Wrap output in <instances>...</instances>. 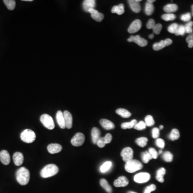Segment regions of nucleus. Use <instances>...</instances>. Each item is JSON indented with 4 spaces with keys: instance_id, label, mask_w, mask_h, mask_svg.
I'll use <instances>...</instances> for the list:
<instances>
[{
    "instance_id": "41",
    "label": "nucleus",
    "mask_w": 193,
    "mask_h": 193,
    "mask_svg": "<svg viewBox=\"0 0 193 193\" xmlns=\"http://www.w3.org/2000/svg\"><path fill=\"white\" fill-rule=\"evenodd\" d=\"M146 128V124H145V122L141 121H139L138 124H136L134 127V128L136 130H141L143 129H144Z\"/></svg>"
},
{
    "instance_id": "10",
    "label": "nucleus",
    "mask_w": 193,
    "mask_h": 193,
    "mask_svg": "<svg viewBox=\"0 0 193 193\" xmlns=\"http://www.w3.org/2000/svg\"><path fill=\"white\" fill-rule=\"evenodd\" d=\"M142 27V22L139 19H136L131 23L128 29L129 33H135L138 32Z\"/></svg>"
},
{
    "instance_id": "54",
    "label": "nucleus",
    "mask_w": 193,
    "mask_h": 193,
    "mask_svg": "<svg viewBox=\"0 0 193 193\" xmlns=\"http://www.w3.org/2000/svg\"><path fill=\"white\" fill-rule=\"evenodd\" d=\"M192 14L193 16V5H192Z\"/></svg>"
},
{
    "instance_id": "53",
    "label": "nucleus",
    "mask_w": 193,
    "mask_h": 193,
    "mask_svg": "<svg viewBox=\"0 0 193 193\" xmlns=\"http://www.w3.org/2000/svg\"><path fill=\"white\" fill-rule=\"evenodd\" d=\"M148 3H152L154 2H155V0H148L147 1Z\"/></svg>"
},
{
    "instance_id": "34",
    "label": "nucleus",
    "mask_w": 193,
    "mask_h": 193,
    "mask_svg": "<svg viewBox=\"0 0 193 193\" xmlns=\"http://www.w3.org/2000/svg\"><path fill=\"white\" fill-rule=\"evenodd\" d=\"M141 157H142V161H143L144 163H148L150 160L153 159L152 156L148 151L143 152L141 155Z\"/></svg>"
},
{
    "instance_id": "26",
    "label": "nucleus",
    "mask_w": 193,
    "mask_h": 193,
    "mask_svg": "<svg viewBox=\"0 0 193 193\" xmlns=\"http://www.w3.org/2000/svg\"><path fill=\"white\" fill-rule=\"evenodd\" d=\"M166 173V170L163 168H160L157 172L156 179L159 182L163 183L164 182V176Z\"/></svg>"
},
{
    "instance_id": "44",
    "label": "nucleus",
    "mask_w": 193,
    "mask_h": 193,
    "mask_svg": "<svg viewBox=\"0 0 193 193\" xmlns=\"http://www.w3.org/2000/svg\"><path fill=\"white\" fill-rule=\"evenodd\" d=\"M191 14L190 12L186 13L185 14H183L181 16V19L183 22H189L190 21L191 19Z\"/></svg>"
},
{
    "instance_id": "24",
    "label": "nucleus",
    "mask_w": 193,
    "mask_h": 193,
    "mask_svg": "<svg viewBox=\"0 0 193 193\" xmlns=\"http://www.w3.org/2000/svg\"><path fill=\"white\" fill-rule=\"evenodd\" d=\"M111 12L112 13H115L117 15H122L124 12V8L123 4H120L118 5H115L112 9Z\"/></svg>"
},
{
    "instance_id": "37",
    "label": "nucleus",
    "mask_w": 193,
    "mask_h": 193,
    "mask_svg": "<svg viewBox=\"0 0 193 193\" xmlns=\"http://www.w3.org/2000/svg\"><path fill=\"white\" fill-rule=\"evenodd\" d=\"M145 124L146 126L151 127L154 125L155 121L153 120V117L151 115H147L145 118Z\"/></svg>"
},
{
    "instance_id": "11",
    "label": "nucleus",
    "mask_w": 193,
    "mask_h": 193,
    "mask_svg": "<svg viewBox=\"0 0 193 193\" xmlns=\"http://www.w3.org/2000/svg\"><path fill=\"white\" fill-rule=\"evenodd\" d=\"M173 43L171 39H166V40H161L159 43L153 44V49L155 51H159L164 47L168 46Z\"/></svg>"
},
{
    "instance_id": "16",
    "label": "nucleus",
    "mask_w": 193,
    "mask_h": 193,
    "mask_svg": "<svg viewBox=\"0 0 193 193\" xmlns=\"http://www.w3.org/2000/svg\"><path fill=\"white\" fill-rule=\"evenodd\" d=\"M62 149V146L56 143L50 144L47 146L48 151L51 154L58 153L61 151Z\"/></svg>"
},
{
    "instance_id": "2",
    "label": "nucleus",
    "mask_w": 193,
    "mask_h": 193,
    "mask_svg": "<svg viewBox=\"0 0 193 193\" xmlns=\"http://www.w3.org/2000/svg\"><path fill=\"white\" fill-rule=\"evenodd\" d=\"M58 172V168L55 164H48L45 166L40 172V175L43 178H48L56 175Z\"/></svg>"
},
{
    "instance_id": "18",
    "label": "nucleus",
    "mask_w": 193,
    "mask_h": 193,
    "mask_svg": "<svg viewBox=\"0 0 193 193\" xmlns=\"http://www.w3.org/2000/svg\"><path fill=\"white\" fill-rule=\"evenodd\" d=\"M56 121L58 122V126H60V127L62 129L66 128L63 113H62L61 111H58V112L56 113Z\"/></svg>"
},
{
    "instance_id": "36",
    "label": "nucleus",
    "mask_w": 193,
    "mask_h": 193,
    "mask_svg": "<svg viewBox=\"0 0 193 193\" xmlns=\"http://www.w3.org/2000/svg\"><path fill=\"white\" fill-rule=\"evenodd\" d=\"M161 18L165 21H171L175 19L176 16L173 14H166L162 15Z\"/></svg>"
},
{
    "instance_id": "52",
    "label": "nucleus",
    "mask_w": 193,
    "mask_h": 193,
    "mask_svg": "<svg viewBox=\"0 0 193 193\" xmlns=\"http://www.w3.org/2000/svg\"><path fill=\"white\" fill-rule=\"evenodd\" d=\"M149 38L150 39H152L153 38H154V35H153V34H150L149 36Z\"/></svg>"
},
{
    "instance_id": "3",
    "label": "nucleus",
    "mask_w": 193,
    "mask_h": 193,
    "mask_svg": "<svg viewBox=\"0 0 193 193\" xmlns=\"http://www.w3.org/2000/svg\"><path fill=\"white\" fill-rule=\"evenodd\" d=\"M143 168V165L139 160L132 159L126 163L125 170L129 173H134Z\"/></svg>"
},
{
    "instance_id": "21",
    "label": "nucleus",
    "mask_w": 193,
    "mask_h": 193,
    "mask_svg": "<svg viewBox=\"0 0 193 193\" xmlns=\"http://www.w3.org/2000/svg\"><path fill=\"white\" fill-rule=\"evenodd\" d=\"M128 3L132 11L135 13H139L141 11V5L137 0H129Z\"/></svg>"
},
{
    "instance_id": "22",
    "label": "nucleus",
    "mask_w": 193,
    "mask_h": 193,
    "mask_svg": "<svg viewBox=\"0 0 193 193\" xmlns=\"http://www.w3.org/2000/svg\"><path fill=\"white\" fill-rule=\"evenodd\" d=\"M100 124L106 130H111L115 128V125L112 121L105 119L100 120Z\"/></svg>"
},
{
    "instance_id": "48",
    "label": "nucleus",
    "mask_w": 193,
    "mask_h": 193,
    "mask_svg": "<svg viewBox=\"0 0 193 193\" xmlns=\"http://www.w3.org/2000/svg\"><path fill=\"white\" fill-rule=\"evenodd\" d=\"M155 25H156L155 21L153 20V19H150L147 23L146 27L148 29H153V27Z\"/></svg>"
},
{
    "instance_id": "19",
    "label": "nucleus",
    "mask_w": 193,
    "mask_h": 193,
    "mask_svg": "<svg viewBox=\"0 0 193 193\" xmlns=\"http://www.w3.org/2000/svg\"><path fill=\"white\" fill-rule=\"evenodd\" d=\"M95 0H85L83 3L84 11L88 12L91 9H95Z\"/></svg>"
},
{
    "instance_id": "17",
    "label": "nucleus",
    "mask_w": 193,
    "mask_h": 193,
    "mask_svg": "<svg viewBox=\"0 0 193 193\" xmlns=\"http://www.w3.org/2000/svg\"><path fill=\"white\" fill-rule=\"evenodd\" d=\"M14 162L16 166H21L24 161V156L21 152H16L13 155Z\"/></svg>"
},
{
    "instance_id": "32",
    "label": "nucleus",
    "mask_w": 193,
    "mask_h": 193,
    "mask_svg": "<svg viewBox=\"0 0 193 193\" xmlns=\"http://www.w3.org/2000/svg\"><path fill=\"white\" fill-rule=\"evenodd\" d=\"M148 141V139L146 137H139V138L136 139V143L139 146L143 148L146 146Z\"/></svg>"
},
{
    "instance_id": "20",
    "label": "nucleus",
    "mask_w": 193,
    "mask_h": 193,
    "mask_svg": "<svg viewBox=\"0 0 193 193\" xmlns=\"http://www.w3.org/2000/svg\"><path fill=\"white\" fill-rule=\"evenodd\" d=\"M91 137L93 144H97L99 139L100 138V131L98 128L94 127L91 130Z\"/></svg>"
},
{
    "instance_id": "35",
    "label": "nucleus",
    "mask_w": 193,
    "mask_h": 193,
    "mask_svg": "<svg viewBox=\"0 0 193 193\" xmlns=\"http://www.w3.org/2000/svg\"><path fill=\"white\" fill-rule=\"evenodd\" d=\"M154 6L152 4L147 2L146 3L145 7V12L146 14L148 16L152 15L154 11Z\"/></svg>"
},
{
    "instance_id": "56",
    "label": "nucleus",
    "mask_w": 193,
    "mask_h": 193,
    "mask_svg": "<svg viewBox=\"0 0 193 193\" xmlns=\"http://www.w3.org/2000/svg\"><path fill=\"white\" fill-rule=\"evenodd\" d=\"M162 153H163V151H162V150L160 149V150H159V151L158 154H161Z\"/></svg>"
},
{
    "instance_id": "39",
    "label": "nucleus",
    "mask_w": 193,
    "mask_h": 193,
    "mask_svg": "<svg viewBox=\"0 0 193 193\" xmlns=\"http://www.w3.org/2000/svg\"><path fill=\"white\" fill-rule=\"evenodd\" d=\"M179 25L177 23H173L171 25L168 26V31L170 33H172V34H175L178 28Z\"/></svg>"
},
{
    "instance_id": "27",
    "label": "nucleus",
    "mask_w": 193,
    "mask_h": 193,
    "mask_svg": "<svg viewBox=\"0 0 193 193\" xmlns=\"http://www.w3.org/2000/svg\"><path fill=\"white\" fill-rule=\"evenodd\" d=\"M116 113L124 118H128L131 116V114L128 110L124 109H119L116 110Z\"/></svg>"
},
{
    "instance_id": "15",
    "label": "nucleus",
    "mask_w": 193,
    "mask_h": 193,
    "mask_svg": "<svg viewBox=\"0 0 193 193\" xmlns=\"http://www.w3.org/2000/svg\"><path fill=\"white\" fill-rule=\"evenodd\" d=\"M89 12L91 14V17L97 22H102L104 18V15L95 10V9H91L89 11Z\"/></svg>"
},
{
    "instance_id": "49",
    "label": "nucleus",
    "mask_w": 193,
    "mask_h": 193,
    "mask_svg": "<svg viewBox=\"0 0 193 193\" xmlns=\"http://www.w3.org/2000/svg\"><path fill=\"white\" fill-rule=\"evenodd\" d=\"M152 137L153 139H157L159 136V129L158 128H154L152 129Z\"/></svg>"
},
{
    "instance_id": "1",
    "label": "nucleus",
    "mask_w": 193,
    "mask_h": 193,
    "mask_svg": "<svg viewBox=\"0 0 193 193\" xmlns=\"http://www.w3.org/2000/svg\"><path fill=\"white\" fill-rule=\"evenodd\" d=\"M16 177L17 181L20 185L23 186L26 185L29 182L30 178L29 171L25 168L22 167L16 172Z\"/></svg>"
},
{
    "instance_id": "7",
    "label": "nucleus",
    "mask_w": 193,
    "mask_h": 193,
    "mask_svg": "<svg viewBox=\"0 0 193 193\" xmlns=\"http://www.w3.org/2000/svg\"><path fill=\"white\" fill-rule=\"evenodd\" d=\"M84 142H85V136L83 134L80 133H78L76 134L71 140V143L72 145L75 146H82Z\"/></svg>"
},
{
    "instance_id": "33",
    "label": "nucleus",
    "mask_w": 193,
    "mask_h": 193,
    "mask_svg": "<svg viewBox=\"0 0 193 193\" xmlns=\"http://www.w3.org/2000/svg\"><path fill=\"white\" fill-rule=\"evenodd\" d=\"M162 157L166 162H171L173 159V155L169 151H165L163 154Z\"/></svg>"
},
{
    "instance_id": "12",
    "label": "nucleus",
    "mask_w": 193,
    "mask_h": 193,
    "mask_svg": "<svg viewBox=\"0 0 193 193\" xmlns=\"http://www.w3.org/2000/svg\"><path fill=\"white\" fill-rule=\"evenodd\" d=\"M63 113L66 128H67V129L71 128L72 126H73V117H72V115L68 111H65Z\"/></svg>"
},
{
    "instance_id": "51",
    "label": "nucleus",
    "mask_w": 193,
    "mask_h": 193,
    "mask_svg": "<svg viewBox=\"0 0 193 193\" xmlns=\"http://www.w3.org/2000/svg\"><path fill=\"white\" fill-rule=\"evenodd\" d=\"M104 141L105 142L106 144H109V143H111V142L112 141V136L111 134H107L106 135H105V136L104 137Z\"/></svg>"
},
{
    "instance_id": "6",
    "label": "nucleus",
    "mask_w": 193,
    "mask_h": 193,
    "mask_svg": "<svg viewBox=\"0 0 193 193\" xmlns=\"http://www.w3.org/2000/svg\"><path fill=\"white\" fill-rule=\"evenodd\" d=\"M133 155L134 151L131 148L129 147L124 148L121 153V156L122 157V159L126 163L133 159Z\"/></svg>"
},
{
    "instance_id": "43",
    "label": "nucleus",
    "mask_w": 193,
    "mask_h": 193,
    "mask_svg": "<svg viewBox=\"0 0 193 193\" xmlns=\"http://www.w3.org/2000/svg\"><path fill=\"white\" fill-rule=\"evenodd\" d=\"M161 29H162V25L161 24H156L152 29L153 33L156 34H159L160 33Z\"/></svg>"
},
{
    "instance_id": "28",
    "label": "nucleus",
    "mask_w": 193,
    "mask_h": 193,
    "mask_svg": "<svg viewBox=\"0 0 193 193\" xmlns=\"http://www.w3.org/2000/svg\"><path fill=\"white\" fill-rule=\"evenodd\" d=\"M112 166V163L111 161H106L100 166V171L102 173H106L108 171Z\"/></svg>"
},
{
    "instance_id": "23",
    "label": "nucleus",
    "mask_w": 193,
    "mask_h": 193,
    "mask_svg": "<svg viewBox=\"0 0 193 193\" xmlns=\"http://www.w3.org/2000/svg\"><path fill=\"white\" fill-rule=\"evenodd\" d=\"M178 9V7L175 4L170 3L166 5L164 7V10L167 14H172V12H174L177 11Z\"/></svg>"
},
{
    "instance_id": "14",
    "label": "nucleus",
    "mask_w": 193,
    "mask_h": 193,
    "mask_svg": "<svg viewBox=\"0 0 193 193\" xmlns=\"http://www.w3.org/2000/svg\"><path fill=\"white\" fill-rule=\"evenodd\" d=\"M0 160L5 165H7L10 163V157L7 150H2L0 152Z\"/></svg>"
},
{
    "instance_id": "8",
    "label": "nucleus",
    "mask_w": 193,
    "mask_h": 193,
    "mask_svg": "<svg viewBox=\"0 0 193 193\" xmlns=\"http://www.w3.org/2000/svg\"><path fill=\"white\" fill-rule=\"evenodd\" d=\"M150 179V175L148 173L142 172L137 174L134 176V180L135 182L139 183H143L148 182Z\"/></svg>"
},
{
    "instance_id": "55",
    "label": "nucleus",
    "mask_w": 193,
    "mask_h": 193,
    "mask_svg": "<svg viewBox=\"0 0 193 193\" xmlns=\"http://www.w3.org/2000/svg\"><path fill=\"white\" fill-rule=\"evenodd\" d=\"M163 128H164V126H162V125H161V126H160V127H159V129H163Z\"/></svg>"
},
{
    "instance_id": "47",
    "label": "nucleus",
    "mask_w": 193,
    "mask_h": 193,
    "mask_svg": "<svg viewBox=\"0 0 193 193\" xmlns=\"http://www.w3.org/2000/svg\"><path fill=\"white\" fill-rule=\"evenodd\" d=\"M149 152L150 153V155L152 156V157L153 159H157L158 155V153L157 152V151L154 148H151L149 149Z\"/></svg>"
},
{
    "instance_id": "57",
    "label": "nucleus",
    "mask_w": 193,
    "mask_h": 193,
    "mask_svg": "<svg viewBox=\"0 0 193 193\" xmlns=\"http://www.w3.org/2000/svg\"><path fill=\"white\" fill-rule=\"evenodd\" d=\"M23 1H27V2H31L32 0H23Z\"/></svg>"
},
{
    "instance_id": "4",
    "label": "nucleus",
    "mask_w": 193,
    "mask_h": 193,
    "mask_svg": "<svg viewBox=\"0 0 193 193\" xmlns=\"http://www.w3.org/2000/svg\"><path fill=\"white\" fill-rule=\"evenodd\" d=\"M36 138L35 133L31 129H25L21 134V139L23 142L27 143H31L34 142Z\"/></svg>"
},
{
    "instance_id": "9",
    "label": "nucleus",
    "mask_w": 193,
    "mask_h": 193,
    "mask_svg": "<svg viewBox=\"0 0 193 193\" xmlns=\"http://www.w3.org/2000/svg\"><path fill=\"white\" fill-rule=\"evenodd\" d=\"M127 41L128 42L135 43L141 47H145L148 44L147 40L144 39V38H142L139 36H130L129 38L128 39Z\"/></svg>"
},
{
    "instance_id": "46",
    "label": "nucleus",
    "mask_w": 193,
    "mask_h": 193,
    "mask_svg": "<svg viewBox=\"0 0 193 193\" xmlns=\"http://www.w3.org/2000/svg\"><path fill=\"white\" fill-rule=\"evenodd\" d=\"M156 144L158 147L160 149H163L165 146V142L164 140L161 139H157L156 141Z\"/></svg>"
},
{
    "instance_id": "29",
    "label": "nucleus",
    "mask_w": 193,
    "mask_h": 193,
    "mask_svg": "<svg viewBox=\"0 0 193 193\" xmlns=\"http://www.w3.org/2000/svg\"><path fill=\"white\" fill-rule=\"evenodd\" d=\"M137 124L136 120H133L129 122H124L121 124V128L123 129H130L132 128H134L135 125Z\"/></svg>"
},
{
    "instance_id": "5",
    "label": "nucleus",
    "mask_w": 193,
    "mask_h": 193,
    "mask_svg": "<svg viewBox=\"0 0 193 193\" xmlns=\"http://www.w3.org/2000/svg\"><path fill=\"white\" fill-rule=\"evenodd\" d=\"M40 121L45 126V127L49 130L53 129L55 127L54 122L53 118L47 114H43L40 117Z\"/></svg>"
},
{
    "instance_id": "31",
    "label": "nucleus",
    "mask_w": 193,
    "mask_h": 193,
    "mask_svg": "<svg viewBox=\"0 0 193 193\" xmlns=\"http://www.w3.org/2000/svg\"><path fill=\"white\" fill-rule=\"evenodd\" d=\"M3 2L9 10H13L15 9L16 1L14 0H4Z\"/></svg>"
},
{
    "instance_id": "25",
    "label": "nucleus",
    "mask_w": 193,
    "mask_h": 193,
    "mask_svg": "<svg viewBox=\"0 0 193 193\" xmlns=\"http://www.w3.org/2000/svg\"><path fill=\"white\" fill-rule=\"evenodd\" d=\"M100 184L102 188L108 193H112V188L109 184V182L105 179H102L100 180Z\"/></svg>"
},
{
    "instance_id": "45",
    "label": "nucleus",
    "mask_w": 193,
    "mask_h": 193,
    "mask_svg": "<svg viewBox=\"0 0 193 193\" xmlns=\"http://www.w3.org/2000/svg\"><path fill=\"white\" fill-rule=\"evenodd\" d=\"M156 189V185L152 184V185L146 187V189L144 190V193H151V192H152V191L155 190Z\"/></svg>"
},
{
    "instance_id": "40",
    "label": "nucleus",
    "mask_w": 193,
    "mask_h": 193,
    "mask_svg": "<svg viewBox=\"0 0 193 193\" xmlns=\"http://www.w3.org/2000/svg\"><path fill=\"white\" fill-rule=\"evenodd\" d=\"M185 33H186V31H185V26L181 25H179L178 28L175 34L176 36H183Z\"/></svg>"
},
{
    "instance_id": "50",
    "label": "nucleus",
    "mask_w": 193,
    "mask_h": 193,
    "mask_svg": "<svg viewBox=\"0 0 193 193\" xmlns=\"http://www.w3.org/2000/svg\"><path fill=\"white\" fill-rule=\"evenodd\" d=\"M96 144H97V146H98L100 148H104L106 145L105 142L104 141V137H100V139H99L98 141L97 142Z\"/></svg>"
},
{
    "instance_id": "58",
    "label": "nucleus",
    "mask_w": 193,
    "mask_h": 193,
    "mask_svg": "<svg viewBox=\"0 0 193 193\" xmlns=\"http://www.w3.org/2000/svg\"><path fill=\"white\" fill-rule=\"evenodd\" d=\"M127 193H136V192H132V191H129V192H128Z\"/></svg>"
},
{
    "instance_id": "38",
    "label": "nucleus",
    "mask_w": 193,
    "mask_h": 193,
    "mask_svg": "<svg viewBox=\"0 0 193 193\" xmlns=\"http://www.w3.org/2000/svg\"><path fill=\"white\" fill-rule=\"evenodd\" d=\"M193 22L192 21H190V22H188L186 24L185 27V31H186V33H188L189 34L190 33H193Z\"/></svg>"
},
{
    "instance_id": "42",
    "label": "nucleus",
    "mask_w": 193,
    "mask_h": 193,
    "mask_svg": "<svg viewBox=\"0 0 193 193\" xmlns=\"http://www.w3.org/2000/svg\"><path fill=\"white\" fill-rule=\"evenodd\" d=\"M186 42L188 44L189 47H193V32L190 34L187 37Z\"/></svg>"
},
{
    "instance_id": "30",
    "label": "nucleus",
    "mask_w": 193,
    "mask_h": 193,
    "mask_svg": "<svg viewBox=\"0 0 193 193\" xmlns=\"http://www.w3.org/2000/svg\"><path fill=\"white\" fill-rule=\"evenodd\" d=\"M180 137V133L177 129H173L170 134L168 135V139L172 141H175Z\"/></svg>"
},
{
    "instance_id": "13",
    "label": "nucleus",
    "mask_w": 193,
    "mask_h": 193,
    "mask_svg": "<svg viewBox=\"0 0 193 193\" xmlns=\"http://www.w3.org/2000/svg\"><path fill=\"white\" fill-rule=\"evenodd\" d=\"M129 184V181L128 179L124 176L120 177L114 182V185L116 187H126Z\"/></svg>"
}]
</instances>
